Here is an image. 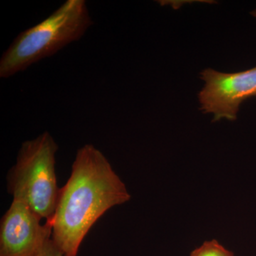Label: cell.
<instances>
[{
  "label": "cell",
  "instance_id": "1",
  "mask_svg": "<svg viewBox=\"0 0 256 256\" xmlns=\"http://www.w3.org/2000/svg\"><path fill=\"white\" fill-rule=\"evenodd\" d=\"M131 198L106 156L92 144L78 150L70 178L60 188L52 238L64 256H78L92 226L107 210Z\"/></svg>",
  "mask_w": 256,
  "mask_h": 256
},
{
  "label": "cell",
  "instance_id": "2",
  "mask_svg": "<svg viewBox=\"0 0 256 256\" xmlns=\"http://www.w3.org/2000/svg\"><path fill=\"white\" fill-rule=\"evenodd\" d=\"M94 24L84 0H68L50 16L20 33L0 60V77L10 78L55 54L84 36Z\"/></svg>",
  "mask_w": 256,
  "mask_h": 256
},
{
  "label": "cell",
  "instance_id": "3",
  "mask_svg": "<svg viewBox=\"0 0 256 256\" xmlns=\"http://www.w3.org/2000/svg\"><path fill=\"white\" fill-rule=\"evenodd\" d=\"M58 146L50 133L44 132L25 141L16 164L6 176L8 192L23 202L42 220H52L60 190L56 173Z\"/></svg>",
  "mask_w": 256,
  "mask_h": 256
},
{
  "label": "cell",
  "instance_id": "4",
  "mask_svg": "<svg viewBox=\"0 0 256 256\" xmlns=\"http://www.w3.org/2000/svg\"><path fill=\"white\" fill-rule=\"evenodd\" d=\"M200 75L205 82L198 95L200 110L213 114L214 122L236 120L240 104L256 96V66L232 74L206 68Z\"/></svg>",
  "mask_w": 256,
  "mask_h": 256
},
{
  "label": "cell",
  "instance_id": "5",
  "mask_svg": "<svg viewBox=\"0 0 256 256\" xmlns=\"http://www.w3.org/2000/svg\"><path fill=\"white\" fill-rule=\"evenodd\" d=\"M42 218L23 202L13 200L0 223V256H36L52 235V220Z\"/></svg>",
  "mask_w": 256,
  "mask_h": 256
},
{
  "label": "cell",
  "instance_id": "6",
  "mask_svg": "<svg viewBox=\"0 0 256 256\" xmlns=\"http://www.w3.org/2000/svg\"><path fill=\"white\" fill-rule=\"evenodd\" d=\"M190 256H234V252L226 248L215 239L204 242Z\"/></svg>",
  "mask_w": 256,
  "mask_h": 256
},
{
  "label": "cell",
  "instance_id": "7",
  "mask_svg": "<svg viewBox=\"0 0 256 256\" xmlns=\"http://www.w3.org/2000/svg\"><path fill=\"white\" fill-rule=\"evenodd\" d=\"M36 256H64V254L50 237L42 246Z\"/></svg>",
  "mask_w": 256,
  "mask_h": 256
},
{
  "label": "cell",
  "instance_id": "8",
  "mask_svg": "<svg viewBox=\"0 0 256 256\" xmlns=\"http://www.w3.org/2000/svg\"><path fill=\"white\" fill-rule=\"evenodd\" d=\"M250 14H252V16H254V18H256V10L252 11V12H250Z\"/></svg>",
  "mask_w": 256,
  "mask_h": 256
}]
</instances>
